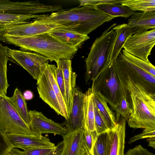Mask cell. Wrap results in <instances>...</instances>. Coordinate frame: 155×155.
Returning <instances> with one entry per match:
<instances>
[{"mask_svg":"<svg viewBox=\"0 0 155 155\" xmlns=\"http://www.w3.org/2000/svg\"><path fill=\"white\" fill-rule=\"evenodd\" d=\"M123 95L130 105L132 112L127 121L133 128L155 129V93L148 91L142 85L134 81L114 61Z\"/></svg>","mask_w":155,"mask_h":155,"instance_id":"6da1fadb","label":"cell"},{"mask_svg":"<svg viewBox=\"0 0 155 155\" xmlns=\"http://www.w3.org/2000/svg\"><path fill=\"white\" fill-rule=\"evenodd\" d=\"M114 18L94 6L85 5L62 9L50 15H38L33 20L55 23L64 28L88 35L104 23Z\"/></svg>","mask_w":155,"mask_h":155,"instance_id":"7a4b0ae2","label":"cell"},{"mask_svg":"<svg viewBox=\"0 0 155 155\" xmlns=\"http://www.w3.org/2000/svg\"><path fill=\"white\" fill-rule=\"evenodd\" d=\"M0 41L39 53L51 61L71 60L78 49L62 42L48 33L31 37L0 35Z\"/></svg>","mask_w":155,"mask_h":155,"instance_id":"3957f363","label":"cell"},{"mask_svg":"<svg viewBox=\"0 0 155 155\" xmlns=\"http://www.w3.org/2000/svg\"><path fill=\"white\" fill-rule=\"evenodd\" d=\"M116 25V23L113 24L93 43L85 61V79L87 83L95 78L105 66L111 62L110 57L117 35L113 29L109 30Z\"/></svg>","mask_w":155,"mask_h":155,"instance_id":"277c9868","label":"cell"},{"mask_svg":"<svg viewBox=\"0 0 155 155\" xmlns=\"http://www.w3.org/2000/svg\"><path fill=\"white\" fill-rule=\"evenodd\" d=\"M92 91L99 92L114 110L123 95L120 81L114 61L106 65L92 80Z\"/></svg>","mask_w":155,"mask_h":155,"instance_id":"5b68a950","label":"cell"},{"mask_svg":"<svg viewBox=\"0 0 155 155\" xmlns=\"http://www.w3.org/2000/svg\"><path fill=\"white\" fill-rule=\"evenodd\" d=\"M0 130L4 134H32L6 95L0 94Z\"/></svg>","mask_w":155,"mask_h":155,"instance_id":"8992f818","label":"cell"},{"mask_svg":"<svg viewBox=\"0 0 155 155\" xmlns=\"http://www.w3.org/2000/svg\"><path fill=\"white\" fill-rule=\"evenodd\" d=\"M155 44V29L139 32L128 37L123 48L128 53L146 61Z\"/></svg>","mask_w":155,"mask_h":155,"instance_id":"52a82bcc","label":"cell"},{"mask_svg":"<svg viewBox=\"0 0 155 155\" xmlns=\"http://www.w3.org/2000/svg\"><path fill=\"white\" fill-rule=\"evenodd\" d=\"M7 48L9 58L22 67L36 80L45 65L48 63L47 58L36 52L12 49L7 46Z\"/></svg>","mask_w":155,"mask_h":155,"instance_id":"ba28073f","label":"cell"},{"mask_svg":"<svg viewBox=\"0 0 155 155\" xmlns=\"http://www.w3.org/2000/svg\"><path fill=\"white\" fill-rule=\"evenodd\" d=\"M58 5H47L38 1L13 2L0 0V13L32 15L41 13L58 11Z\"/></svg>","mask_w":155,"mask_h":155,"instance_id":"9c48e42d","label":"cell"},{"mask_svg":"<svg viewBox=\"0 0 155 155\" xmlns=\"http://www.w3.org/2000/svg\"><path fill=\"white\" fill-rule=\"evenodd\" d=\"M24 24H7L0 25V35L31 37L48 33L61 26L53 22L33 20Z\"/></svg>","mask_w":155,"mask_h":155,"instance_id":"30bf717a","label":"cell"},{"mask_svg":"<svg viewBox=\"0 0 155 155\" xmlns=\"http://www.w3.org/2000/svg\"><path fill=\"white\" fill-rule=\"evenodd\" d=\"M28 113L30 120L29 127L33 134H52L63 136L70 132L62 123L49 119L41 112L30 110Z\"/></svg>","mask_w":155,"mask_h":155,"instance_id":"8fae6325","label":"cell"},{"mask_svg":"<svg viewBox=\"0 0 155 155\" xmlns=\"http://www.w3.org/2000/svg\"><path fill=\"white\" fill-rule=\"evenodd\" d=\"M116 59L134 81L141 84L148 91L155 93V76L130 61L123 54L121 51Z\"/></svg>","mask_w":155,"mask_h":155,"instance_id":"7c38bea8","label":"cell"},{"mask_svg":"<svg viewBox=\"0 0 155 155\" xmlns=\"http://www.w3.org/2000/svg\"><path fill=\"white\" fill-rule=\"evenodd\" d=\"M10 145L24 150L38 147H54L56 146L48 138L42 135L5 134Z\"/></svg>","mask_w":155,"mask_h":155,"instance_id":"4fadbf2b","label":"cell"},{"mask_svg":"<svg viewBox=\"0 0 155 155\" xmlns=\"http://www.w3.org/2000/svg\"><path fill=\"white\" fill-rule=\"evenodd\" d=\"M45 65L37 80V87L40 97L58 115L65 118L64 114L53 90Z\"/></svg>","mask_w":155,"mask_h":155,"instance_id":"5bb4252c","label":"cell"},{"mask_svg":"<svg viewBox=\"0 0 155 155\" xmlns=\"http://www.w3.org/2000/svg\"><path fill=\"white\" fill-rule=\"evenodd\" d=\"M62 137L64 146L60 155H87L91 153L86 144L83 129L70 132Z\"/></svg>","mask_w":155,"mask_h":155,"instance_id":"9a60e30c","label":"cell"},{"mask_svg":"<svg viewBox=\"0 0 155 155\" xmlns=\"http://www.w3.org/2000/svg\"><path fill=\"white\" fill-rule=\"evenodd\" d=\"M84 96V93L76 87L70 114L68 119L62 123L70 132L83 128Z\"/></svg>","mask_w":155,"mask_h":155,"instance_id":"2e32d148","label":"cell"},{"mask_svg":"<svg viewBox=\"0 0 155 155\" xmlns=\"http://www.w3.org/2000/svg\"><path fill=\"white\" fill-rule=\"evenodd\" d=\"M126 121L120 118L115 127L107 132V155H124Z\"/></svg>","mask_w":155,"mask_h":155,"instance_id":"e0dca14e","label":"cell"},{"mask_svg":"<svg viewBox=\"0 0 155 155\" xmlns=\"http://www.w3.org/2000/svg\"><path fill=\"white\" fill-rule=\"evenodd\" d=\"M61 67L63 74L65 91V103L68 117L73 104L76 88L77 74L72 70L71 61L69 59H61L55 61Z\"/></svg>","mask_w":155,"mask_h":155,"instance_id":"ac0fdd59","label":"cell"},{"mask_svg":"<svg viewBox=\"0 0 155 155\" xmlns=\"http://www.w3.org/2000/svg\"><path fill=\"white\" fill-rule=\"evenodd\" d=\"M127 24L133 35L155 29V12H134Z\"/></svg>","mask_w":155,"mask_h":155,"instance_id":"d6986e66","label":"cell"},{"mask_svg":"<svg viewBox=\"0 0 155 155\" xmlns=\"http://www.w3.org/2000/svg\"><path fill=\"white\" fill-rule=\"evenodd\" d=\"M48 33L62 42L78 48L90 38L87 35H83L61 26Z\"/></svg>","mask_w":155,"mask_h":155,"instance_id":"ffe728a7","label":"cell"},{"mask_svg":"<svg viewBox=\"0 0 155 155\" xmlns=\"http://www.w3.org/2000/svg\"><path fill=\"white\" fill-rule=\"evenodd\" d=\"M84 101V127L92 132H96L93 94L91 88L85 92Z\"/></svg>","mask_w":155,"mask_h":155,"instance_id":"44dd1931","label":"cell"},{"mask_svg":"<svg viewBox=\"0 0 155 155\" xmlns=\"http://www.w3.org/2000/svg\"><path fill=\"white\" fill-rule=\"evenodd\" d=\"M116 33V37L110 57L113 61L118 57L127 39L133 35L130 28L127 24L118 25L112 29Z\"/></svg>","mask_w":155,"mask_h":155,"instance_id":"7402d4cb","label":"cell"},{"mask_svg":"<svg viewBox=\"0 0 155 155\" xmlns=\"http://www.w3.org/2000/svg\"><path fill=\"white\" fill-rule=\"evenodd\" d=\"M92 92L93 102L105 118L110 130L113 129L117 124L115 114L109 107L107 103L99 92Z\"/></svg>","mask_w":155,"mask_h":155,"instance_id":"603a6c76","label":"cell"},{"mask_svg":"<svg viewBox=\"0 0 155 155\" xmlns=\"http://www.w3.org/2000/svg\"><path fill=\"white\" fill-rule=\"evenodd\" d=\"M16 110L22 120L29 127L30 120L25 100L20 90L16 88L12 97H8Z\"/></svg>","mask_w":155,"mask_h":155,"instance_id":"cb8c5ba5","label":"cell"},{"mask_svg":"<svg viewBox=\"0 0 155 155\" xmlns=\"http://www.w3.org/2000/svg\"><path fill=\"white\" fill-rule=\"evenodd\" d=\"M94 7L104 13L114 18L121 17L127 18L134 12L127 7L120 4H104Z\"/></svg>","mask_w":155,"mask_h":155,"instance_id":"d4e9b609","label":"cell"},{"mask_svg":"<svg viewBox=\"0 0 155 155\" xmlns=\"http://www.w3.org/2000/svg\"><path fill=\"white\" fill-rule=\"evenodd\" d=\"M9 58L7 46L4 45L0 41V94L5 95L9 86L7 78Z\"/></svg>","mask_w":155,"mask_h":155,"instance_id":"484cf974","label":"cell"},{"mask_svg":"<svg viewBox=\"0 0 155 155\" xmlns=\"http://www.w3.org/2000/svg\"><path fill=\"white\" fill-rule=\"evenodd\" d=\"M45 66L52 87L64 115L65 120H67L68 118V115L66 103L63 98L55 78V71L57 66L54 64H49L48 63L46 64Z\"/></svg>","mask_w":155,"mask_h":155,"instance_id":"4316f807","label":"cell"},{"mask_svg":"<svg viewBox=\"0 0 155 155\" xmlns=\"http://www.w3.org/2000/svg\"><path fill=\"white\" fill-rule=\"evenodd\" d=\"M120 4L133 12H152L155 10V0H121Z\"/></svg>","mask_w":155,"mask_h":155,"instance_id":"83f0119b","label":"cell"},{"mask_svg":"<svg viewBox=\"0 0 155 155\" xmlns=\"http://www.w3.org/2000/svg\"><path fill=\"white\" fill-rule=\"evenodd\" d=\"M123 54L130 61L141 69L155 76V67L150 61H146L128 53L124 49Z\"/></svg>","mask_w":155,"mask_h":155,"instance_id":"f1b7e54d","label":"cell"},{"mask_svg":"<svg viewBox=\"0 0 155 155\" xmlns=\"http://www.w3.org/2000/svg\"><path fill=\"white\" fill-rule=\"evenodd\" d=\"M38 15H18L0 13V22L12 24H26L29 22L26 20L35 18Z\"/></svg>","mask_w":155,"mask_h":155,"instance_id":"f546056e","label":"cell"},{"mask_svg":"<svg viewBox=\"0 0 155 155\" xmlns=\"http://www.w3.org/2000/svg\"><path fill=\"white\" fill-rule=\"evenodd\" d=\"M93 103L95 127L97 135L98 136L107 132L110 129L104 116L94 102Z\"/></svg>","mask_w":155,"mask_h":155,"instance_id":"4dcf8cb0","label":"cell"},{"mask_svg":"<svg viewBox=\"0 0 155 155\" xmlns=\"http://www.w3.org/2000/svg\"><path fill=\"white\" fill-rule=\"evenodd\" d=\"M107 133L97 135L91 153L92 155H107Z\"/></svg>","mask_w":155,"mask_h":155,"instance_id":"1f68e13d","label":"cell"},{"mask_svg":"<svg viewBox=\"0 0 155 155\" xmlns=\"http://www.w3.org/2000/svg\"><path fill=\"white\" fill-rule=\"evenodd\" d=\"M114 110L115 112V116L117 123L119 122L120 116L121 117L127 120L132 112V110L129 104L123 95Z\"/></svg>","mask_w":155,"mask_h":155,"instance_id":"d6a6232c","label":"cell"},{"mask_svg":"<svg viewBox=\"0 0 155 155\" xmlns=\"http://www.w3.org/2000/svg\"><path fill=\"white\" fill-rule=\"evenodd\" d=\"M56 63L57 67L55 71L56 79L63 98L65 102V91L63 73L60 65L58 63Z\"/></svg>","mask_w":155,"mask_h":155,"instance_id":"836d02e7","label":"cell"},{"mask_svg":"<svg viewBox=\"0 0 155 155\" xmlns=\"http://www.w3.org/2000/svg\"><path fill=\"white\" fill-rule=\"evenodd\" d=\"M80 6L89 5L95 6L98 5L106 3L120 4L121 0H80Z\"/></svg>","mask_w":155,"mask_h":155,"instance_id":"e575fe53","label":"cell"},{"mask_svg":"<svg viewBox=\"0 0 155 155\" xmlns=\"http://www.w3.org/2000/svg\"><path fill=\"white\" fill-rule=\"evenodd\" d=\"M54 147H38L31 148L23 150L25 155H46Z\"/></svg>","mask_w":155,"mask_h":155,"instance_id":"d590c367","label":"cell"},{"mask_svg":"<svg viewBox=\"0 0 155 155\" xmlns=\"http://www.w3.org/2000/svg\"><path fill=\"white\" fill-rule=\"evenodd\" d=\"M155 137V129H144L141 133L131 137L128 142L129 144L139 140Z\"/></svg>","mask_w":155,"mask_h":155,"instance_id":"8d00e7d4","label":"cell"},{"mask_svg":"<svg viewBox=\"0 0 155 155\" xmlns=\"http://www.w3.org/2000/svg\"><path fill=\"white\" fill-rule=\"evenodd\" d=\"M83 129L86 144L91 152L97 135L96 132H91L86 128Z\"/></svg>","mask_w":155,"mask_h":155,"instance_id":"74e56055","label":"cell"},{"mask_svg":"<svg viewBox=\"0 0 155 155\" xmlns=\"http://www.w3.org/2000/svg\"><path fill=\"white\" fill-rule=\"evenodd\" d=\"M125 155H155L150 152L141 145L136 146L133 148L129 149Z\"/></svg>","mask_w":155,"mask_h":155,"instance_id":"f35d334b","label":"cell"},{"mask_svg":"<svg viewBox=\"0 0 155 155\" xmlns=\"http://www.w3.org/2000/svg\"><path fill=\"white\" fill-rule=\"evenodd\" d=\"M12 147L0 130V155H6Z\"/></svg>","mask_w":155,"mask_h":155,"instance_id":"ab89813d","label":"cell"},{"mask_svg":"<svg viewBox=\"0 0 155 155\" xmlns=\"http://www.w3.org/2000/svg\"><path fill=\"white\" fill-rule=\"evenodd\" d=\"M64 146L63 141L58 143L54 149L51 152L46 155H60Z\"/></svg>","mask_w":155,"mask_h":155,"instance_id":"60d3db41","label":"cell"},{"mask_svg":"<svg viewBox=\"0 0 155 155\" xmlns=\"http://www.w3.org/2000/svg\"><path fill=\"white\" fill-rule=\"evenodd\" d=\"M6 155H25L24 151L20 150L19 148L12 147Z\"/></svg>","mask_w":155,"mask_h":155,"instance_id":"b9f144b4","label":"cell"},{"mask_svg":"<svg viewBox=\"0 0 155 155\" xmlns=\"http://www.w3.org/2000/svg\"><path fill=\"white\" fill-rule=\"evenodd\" d=\"M23 96L25 100H30L33 97V94L30 91H26L24 93Z\"/></svg>","mask_w":155,"mask_h":155,"instance_id":"7bdbcfd3","label":"cell"},{"mask_svg":"<svg viewBox=\"0 0 155 155\" xmlns=\"http://www.w3.org/2000/svg\"><path fill=\"white\" fill-rule=\"evenodd\" d=\"M147 141L149 143L148 146L155 149V137H151L147 138Z\"/></svg>","mask_w":155,"mask_h":155,"instance_id":"ee69618b","label":"cell"},{"mask_svg":"<svg viewBox=\"0 0 155 155\" xmlns=\"http://www.w3.org/2000/svg\"><path fill=\"white\" fill-rule=\"evenodd\" d=\"M11 24V23L0 22V25H4V24Z\"/></svg>","mask_w":155,"mask_h":155,"instance_id":"f6af8a7d","label":"cell"},{"mask_svg":"<svg viewBox=\"0 0 155 155\" xmlns=\"http://www.w3.org/2000/svg\"><path fill=\"white\" fill-rule=\"evenodd\" d=\"M87 155H92L91 154V153H90L89 154H88Z\"/></svg>","mask_w":155,"mask_h":155,"instance_id":"bcb514c9","label":"cell"}]
</instances>
